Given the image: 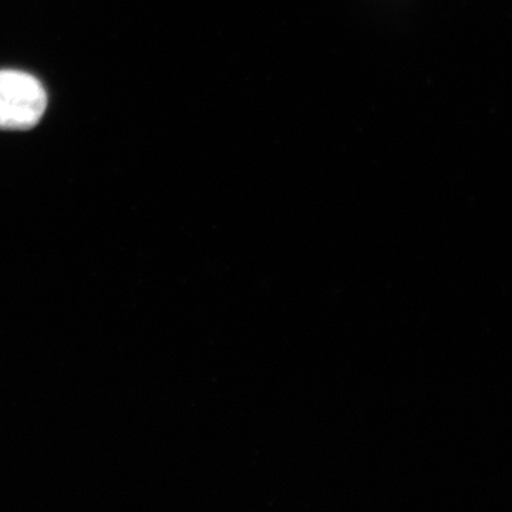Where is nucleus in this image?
<instances>
[{
	"label": "nucleus",
	"mask_w": 512,
	"mask_h": 512,
	"mask_svg": "<svg viewBox=\"0 0 512 512\" xmlns=\"http://www.w3.org/2000/svg\"><path fill=\"white\" fill-rule=\"evenodd\" d=\"M42 83L28 73L0 70V130H29L45 113Z\"/></svg>",
	"instance_id": "1"
}]
</instances>
